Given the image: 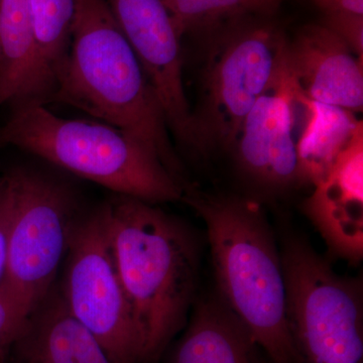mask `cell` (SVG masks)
Listing matches in <instances>:
<instances>
[{
    "instance_id": "cell-9",
    "label": "cell",
    "mask_w": 363,
    "mask_h": 363,
    "mask_svg": "<svg viewBox=\"0 0 363 363\" xmlns=\"http://www.w3.org/2000/svg\"><path fill=\"white\" fill-rule=\"evenodd\" d=\"M304 113L303 93L286 61L253 105L231 152L243 174L267 190L301 185L297 143Z\"/></svg>"
},
{
    "instance_id": "cell-17",
    "label": "cell",
    "mask_w": 363,
    "mask_h": 363,
    "mask_svg": "<svg viewBox=\"0 0 363 363\" xmlns=\"http://www.w3.org/2000/svg\"><path fill=\"white\" fill-rule=\"evenodd\" d=\"M35 62L32 104H49L70 50L76 0H30Z\"/></svg>"
},
{
    "instance_id": "cell-6",
    "label": "cell",
    "mask_w": 363,
    "mask_h": 363,
    "mask_svg": "<svg viewBox=\"0 0 363 363\" xmlns=\"http://www.w3.org/2000/svg\"><path fill=\"white\" fill-rule=\"evenodd\" d=\"M288 40L267 25L230 26L214 40L192 111L193 150H233L243 121L286 61Z\"/></svg>"
},
{
    "instance_id": "cell-18",
    "label": "cell",
    "mask_w": 363,
    "mask_h": 363,
    "mask_svg": "<svg viewBox=\"0 0 363 363\" xmlns=\"http://www.w3.org/2000/svg\"><path fill=\"white\" fill-rule=\"evenodd\" d=\"M286 0H162L178 33L206 30L252 13H272Z\"/></svg>"
},
{
    "instance_id": "cell-23",
    "label": "cell",
    "mask_w": 363,
    "mask_h": 363,
    "mask_svg": "<svg viewBox=\"0 0 363 363\" xmlns=\"http://www.w3.org/2000/svg\"><path fill=\"white\" fill-rule=\"evenodd\" d=\"M0 363H6V360H4V357L1 358V359H0Z\"/></svg>"
},
{
    "instance_id": "cell-13",
    "label": "cell",
    "mask_w": 363,
    "mask_h": 363,
    "mask_svg": "<svg viewBox=\"0 0 363 363\" xmlns=\"http://www.w3.org/2000/svg\"><path fill=\"white\" fill-rule=\"evenodd\" d=\"M6 363H114L97 339L52 292L30 313L4 357Z\"/></svg>"
},
{
    "instance_id": "cell-11",
    "label": "cell",
    "mask_w": 363,
    "mask_h": 363,
    "mask_svg": "<svg viewBox=\"0 0 363 363\" xmlns=\"http://www.w3.org/2000/svg\"><path fill=\"white\" fill-rule=\"evenodd\" d=\"M323 25H307L288 40L286 65L298 89L319 104L363 109V61Z\"/></svg>"
},
{
    "instance_id": "cell-21",
    "label": "cell",
    "mask_w": 363,
    "mask_h": 363,
    "mask_svg": "<svg viewBox=\"0 0 363 363\" xmlns=\"http://www.w3.org/2000/svg\"><path fill=\"white\" fill-rule=\"evenodd\" d=\"M11 220V196L6 178L4 177L0 179V283L4 281L6 276Z\"/></svg>"
},
{
    "instance_id": "cell-3",
    "label": "cell",
    "mask_w": 363,
    "mask_h": 363,
    "mask_svg": "<svg viewBox=\"0 0 363 363\" xmlns=\"http://www.w3.org/2000/svg\"><path fill=\"white\" fill-rule=\"evenodd\" d=\"M182 200L206 224L219 297L272 363H301L286 318L281 252L259 203L192 188Z\"/></svg>"
},
{
    "instance_id": "cell-15",
    "label": "cell",
    "mask_w": 363,
    "mask_h": 363,
    "mask_svg": "<svg viewBox=\"0 0 363 363\" xmlns=\"http://www.w3.org/2000/svg\"><path fill=\"white\" fill-rule=\"evenodd\" d=\"M355 113L313 101L304 95V114L297 143L301 185H318L355 136L363 131Z\"/></svg>"
},
{
    "instance_id": "cell-7",
    "label": "cell",
    "mask_w": 363,
    "mask_h": 363,
    "mask_svg": "<svg viewBox=\"0 0 363 363\" xmlns=\"http://www.w3.org/2000/svg\"><path fill=\"white\" fill-rule=\"evenodd\" d=\"M62 296L114 363H143V341L121 278L102 206L74 222Z\"/></svg>"
},
{
    "instance_id": "cell-16",
    "label": "cell",
    "mask_w": 363,
    "mask_h": 363,
    "mask_svg": "<svg viewBox=\"0 0 363 363\" xmlns=\"http://www.w3.org/2000/svg\"><path fill=\"white\" fill-rule=\"evenodd\" d=\"M35 62L30 0H0V107L30 101Z\"/></svg>"
},
{
    "instance_id": "cell-4",
    "label": "cell",
    "mask_w": 363,
    "mask_h": 363,
    "mask_svg": "<svg viewBox=\"0 0 363 363\" xmlns=\"http://www.w3.org/2000/svg\"><path fill=\"white\" fill-rule=\"evenodd\" d=\"M0 143L14 145L113 191L152 203L183 199L185 187L140 140L102 121L57 116L44 104L13 105Z\"/></svg>"
},
{
    "instance_id": "cell-14",
    "label": "cell",
    "mask_w": 363,
    "mask_h": 363,
    "mask_svg": "<svg viewBox=\"0 0 363 363\" xmlns=\"http://www.w3.org/2000/svg\"><path fill=\"white\" fill-rule=\"evenodd\" d=\"M172 363H272L221 298L202 301Z\"/></svg>"
},
{
    "instance_id": "cell-2",
    "label": "cell",
    "mask_w": 363,
    "mask_h": 363,
    "mask_svg": "<svg viewBox=\"0 0 363 363\" xmlns=\"http://www.w3.org/2000/svg\"><path fill=\"white\" fill-rule=\"evenodd\" d=\"M101 206L117 272L142 335L143 363L156 362L187 318L197 243L187 227L152 203L116 194Z\"/></svg>"
},
{
    "instance_id": "cell-12",
    "label": "cell",
    "mask_w": 363,
    "mask_h": 363,
    "mask_svg": "<svg viewBox=\"0 0 363 363\" xmlns=\"http://www.w3.org/2000/svg\"><path fill=\"white\" fill-rule=\"evenodd\" d=\"M306 214L329 250L357 264L363 257V131L306 200Z\"/></svg>"
},
{
    "instance_id": "cell-5",
    "label": "cell",
    "mask_w": 363,
    "mask_h": 363,
    "mask_svg": "<svg viewBox=\"0 0 363 363\" xmlns=\"http://www.w3.org/2000/svg\"><path fill=\"white\" fill-rule=\"evenodd\" d=\"M286 318L301 363H363V301L358 279L344 278L306 241L281 252Z\"/></svg>"
},
{
    "instance_id": "cell-19",
    "label": "cell",
    "mask_w": 363,
    "mask_h": 363,
    "mask_svg": "<svg viewBox=\"0 0 363 363\" xmlns=\"http://www.w3.org/2000/svg\"><path fill=\"white\" fill-rule=\"evenodd\" d=\"M30 315L21 307L4 281L0 283V359L6 357L20 335Z\"/></svg>"
},
{
    "instance_id": "cell-20",
    "label": "cell",
    "mask_w": 363,
    "mask_h": 363,
    "mask_svg": "<svg viewBox=\"0 0 363 363\" xmlns=\"http://www.w3.org/2000/svg\"><path fill=\"white\" fill-rule=\"evenodd\" d=\"M321 25L337 35L363 61V14L348 11L325 13Z\"/></svg>"
},
{
    "instance_id": "cell-22",
    "label": "cell",
    "mask_w": 363,
    "mask_h": 363,
    "mask_svg": "<svg viewBox=\"0 0 363 363\" xmlns=\"http://www.w3.org/2000/svg\"><path fill=\"white\" fill-rule=\"evenodd\" d=\"M325 13L348 11L363 14V0H312Z\"/></svg>"
},
{
    "instance_id": "cell-8",
    "label": "cell",
    "mask_w": 363,
    "mask_h": 363,
    "mask_svg": "<svg viewBox=\"0 0 363 363\" xmlns=\"http://www.w3.org/2000/svg\"><path fill=\"white\" fill-rule=\"evenodd\" d=\"M6 178L11 202L4 283L28 315L51 292L74 220L65 189L28 169Z\"/></svg>"
},
{
    "instance_id": "cell-10",
    "label": "cell",
    "mask_w": 363,
    "mask_h": 363,
    "mask_svg": "<svg viewBox=\"0 0 363 363\" xmlns=\"http://www.w3.org/2000/svg\"><path fill=\"white\" fill-rule=\"evenodd\" d=\"M130 43L177 140L193 149L192 111L182 72L180 33L162 0H105Z\"/></svg>"
},
{
    "instance_id": "cell-1",
    "label": "cell",
    "mask_w": 363,
    "mask_h": 363,
    "mask_svg": "<svg viewBox=\"0 0 363 363\" xmlns=\"http://www.w3.org/2000/svg\"><path fill=\"white\" fill-rule=\"evenodd\" d=\"M50 102L130 133L183 185L161 104L105 0H76L68 58Z\"/></svg>"
}]
</instances>
